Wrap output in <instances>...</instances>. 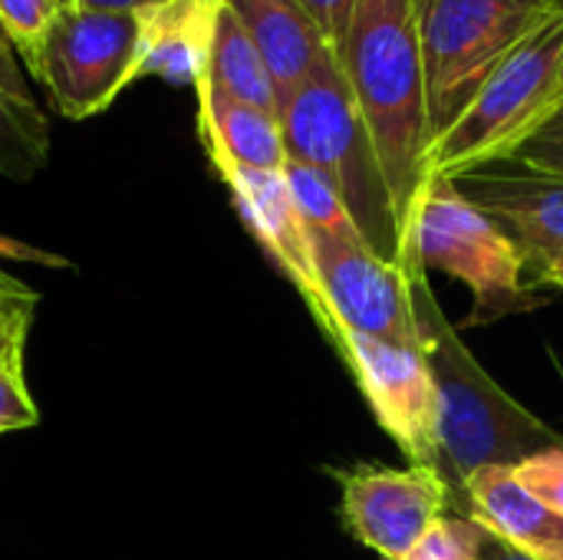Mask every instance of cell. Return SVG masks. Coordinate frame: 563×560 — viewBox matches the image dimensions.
<instances>
[{
  "label": "cell",
  "instance_id": "obj_1",
  "mask_svg": "<svg viewBox=\"0 0 563 560\" xmlns=\"http://www.w3.org/2000/svg\"><path fill=\"white\" fill-rule=\"evenodd\" d=\"M399 264L406 267L419 347L439 396V475L452 498L462 495L465 482L485 465H518L534 452L563 449V432L505 393L462 343V333L432 294L419 254L406 248Z\"/></svg>",
  "mask_w": 563,
  "mask_h": 560
},
{
  "label": "cell",
  "instance_id": "obj_2",
  "mask_svg": "<svg viewBox=\"0 0 563 560\" xmlns=\"http://www.w3.org/2000/svg\"><path fill=\"white\" fill-rule=\"evenodd\" d=\"M340 66L379 155L399 231H406L432 142L416 0H356Z\"/></svg>",
  "mask_w": 563,
  "mask_h": 560
},
{
  "label": "cell",
  "instance_id": "obj_3",
  "mask_svg": "<svg viewBox=\"0 0 563 560\" xmlns=\"http://www.w3.org/2000/svg\"><path fill=\"white\" fill-rule=\"evenodd\" d=\"M280 129L287 162L323 172L336 185L366 248L383 261L399 264L402 231L396 205L343 66L333 53H327L287 96L280 106Z\"/></svg>",
  "mask_w": 563,
  "mask_h": 560
},
{
  "label": "cell",
  "instance_id": "obj_4",
  "mask_svg": "<svg viewBox=\"0 0 563 560\" xmlns=\"http://www.w3.org/2000/svg\"><path fill=\"white\" fill-rule=\"evenodd\" d=\"M563 10L551 13L468 99L459 119L429 145L426 178L511 158L561 106Z\"/></svg>",
  "mask_w": 563,
  "mask_h": 560
},
{
  "label": "cell",
  "instance_id": "obj_5",
  "mask_svg": "<svg viewBox=\"0 0 563 560\" xmlns=\"http://www.w3.org/2000/svg\"><path fill=\"white\" fill-rule=\"evenodd\" d=\"M406 248L419 254L426 271H442L472 290L468 327L498 323L544 304L525 287L528 264L515 241L485 211H478L452 178H426L406 218L402 251Z\"/></svg>",
  "mask_w": 563,
  "mask_h": 560
},
{
  "label": "cell",
  "instance_id": "obj_6",
  "mask_svg": "<svg viewBox=\"0 0 563 560\" xmlns=\"http://www.w3.org/2000/svg\"><path fill=\"white\" fill-rule=\"evenodd\" d=\"M558 10V0H416L432 142L459 119L478 86Z\"/></svg>",
  "mask_w": 563,
  "mask_h": 560
},
{
  "label": "cell",
  "instance_id": "obj_7",
  "mask_svg": "<svg viewBox=\"0 0 563 560\" xmlns=\"http://www.w3.org/2000/svg\"><path fill=\"white\" fill-rule=\"evenodd\" d=\"M59 116L82 122L106 112L139 79V13L66 7L33 66Z\"/></svg>",
  "mask_w": 563,
  "mask_h": 560
},
{
  "label": "cell",
  "instance_id": "obj_8",
  "mask_svg": "<svg viewBox=\"0 0 563 560\" xmlns=\"http://www.w3.org/2000/svg\"><path fill=\"white\" fill-rule=\"evenodd\" d=\"M320 307L313 310L323 337L343 330L399 347H419L406 267L383 261L366 244L307 231Z\"/></svg>",
  "mask_w": 563,
  "mask_h": 560
},
{
  "label": "cell",
  "instance_id": "obj_9",
  "mask_svg": "<svg viewBox=\"0 0 563 560\" xmlns=\"http://www.w3.org/2000/svg\"><path fill=\"white\" fill-rule=\"evenodd\" d=\"M327 340L353 373L379 429L406 452L409 465L439 472V396L422 347H399L343 330Z\"/></svg>",
  "mask_w": 563,
  "mask_h": 560
},
{
  "label": "cell",
  "instance_id": "obj_10",
  "mask_svg": "<svg viewBox=\"0 0 563 560\" xmlns=\"http://www.w3.org/2000/svg\"><path fill=\"white\" fill-rule=\"evenodd\" d=\"M346 531L386 560H402L449 512L452 492L435 469H333Z\"/></svg>",
  "mask_w": 563,
  "mask_h": 560
},
{
  "label": "cell",
  "instance_id": "obj_11",
  "mask_svg": "<svg viewBox=\"0 0 563 560\" xmlns=\"http://www.w3.org/2000/svg\"><path fill=\"white\" fill-rule=\"evenodd\" d=\"M452 185L485 211L521 251L541 281L563 257V178L528 168L515 158L492 162L452 178Z\"/></svg>",
  "mask_w": 563,
  "mask_h": 560
},
{
  "label": "cell",
  "instance_id": "obj_12",
  "mask_svg": "<svg viewBox=\"0 0 563 560\" xmlns=\"http://www.w3.org/2000/svg\"><path fill=\"white\" fill-rule=\"evenodd\" d=\"M218 178L228 185L244 228L254 234V241L264 248L274 267L300 290V297L307 300L313 314L320 307V287H317V271H313L310 234H307V224L300 221L284 168L280 172L221 168Z\"/></svg>",
  "mask_w": 563,
  "mask_h": 560
},
{
  "label": "cell",
  "instance_id": "obj_13",
  "mask_svg": "<svg viewBox=\"0 0 563 560\" xmlns=\"http://www.w3.org/2000/svg\"><path fill=\"white\" fill-rule=\"evenodd\" d=\"M224 0H162L139 10V79L158 76L172 86H198Z\"/></svg>",
  "mask_w": 563,
  "mask_h": 560
},
{
  "label": "cell",
  "instance_id": "obj_14",
  "mask_svg": "<svg viewBox=\"0 0 563 560\" xmlns=\"http://www.w3.org/2000/svg\"><path fill=\"white\" fill-rule=\"evenodd\" d=\"M198 96V135L214 165L221 168H257L280 172L287 165L280 116L247 106L208 79L195 86Z\"/></svg>",
  "mask_w": 563,
  "mask_h": 560
},
{
  "label": "cell",
  "instance_id": "obj_15",
  "mask_svg": "<svg viewBox=\"0 0 563 560\" xmlns=\"http://www.w3.org/2000/svg\"><path fill=\"white\" fill-rule=\"evenodd\" d=\"M228 10L254 36L280 106L287 96L313 73V66L330 53L317 20L303 0H224Z\"/></svg>",
  "mask_w": 563,
  "mask_h": 560
},
{
  "label": "cell",
  "instance_id": "obj_16",
  "mask_svg": "<svg viewBox=\"0 0 563 560\" xmlns=\"http://www.w3.org/2000/svg\"><path fill=\"white\" fill-rule=\"evenodd\" d=\"M468 518L478 521L492 538L541 560L558 535L561 518L544 508L515 475V465L478 469L462 492Z\"/></svg>",
  "mask_w": 563,
  "mask_h": 560
},
{
  "label": "cell",
  "instance_id": "obj_17",
  "mask_svg": "<svg viewBox=\"0 0 563 560\" xmlns=\"http://www.w3.org/2000/svg\"><path fill=\"white\" fill-rule=\"evenodd\" d=\"M205 79L211 86H218L221 92L247 102V106H257L264 112L280 116V99H277L271 69H267L254 36L228 10V3L221 7V17H218V30H214Z\"/></svg>",
  "mask_w": 563,
  "mask_h": 560
},
{
  "label": "cell",
  "instance_id": "obj_18",
  "mask_svg": "<svg viewBox=\"0 0 563 560\" xmlns=\"http://www.w3.org/2000/svg\"><path fill=\"white\" fill-rule=\"evenodd\" d=\"M49 162V119L36 102H20L0 89V175L33 178Z\"/></svg>",
  "mask_w": 563,
  "mask_h": 560
},
{
  "label": "cell",
  "instance_id": "obj_19",
  "mask_svg": "<svg viewBox=\"0 0 563 560\" xmlns=\"http://www.w3.org/2000/svg\"><path fill=\"white\" fill-rule=\"evenodd\" d=\"M284 175H287L294 205H297L300 221L307 224V231L333 234V238L350 241V244H366L360 228L353 224L336 185L323 172H317L310 165H300V162H287Z\"/></svg>",
  "mask_w": 563,
  "mask_h": 560
},
{
  "label": "cell",
  "instance_id": "obj_20",
  "mask_svg": "<svg viewBox=\"0 0 563 560\" xmlns=\"http://www.w3.org/2000/svg\"><path fill=\"white\" fill-rule=\"evenodd\" d=\"M66 7L69 0H0V23L26 69L33 66L49 26Z\"/></svg>",
  "mask_w": 563,
  "mask_h": 560
},
{
  "label": "cell",
  "instance_id": "obj_21",
  "mask_svg": "<svg viewBox=\"0 0 563 560\" xmlns=\"http://www.w3.org/2000/svg\"><path fill=\"white\" fill-rule=\"evenodd\" d=\"M485 528L468 515H442L432 531L402 560H482Z\"/></svg>",
  "mask_w": 563,
  "mask_h": 560
},
{
  "label": "cell",
  "instance_id": "obj_22",
  "mask_svg": "<svg viewBox=\"0 0 563 560\" xmlns=\"http://www.w3.org/2000/svg\"><path fill=\"white\" fill-rule=\"evenodd\" d=\"M521 485L558 518H563V449H544L515 465Z\"/></svg>",
  "mask_w": 563,
  "mask_h": 560
},
{
  "label": "cell",
  "instance_id": "obj_23",
  "mask_svg": "<svg viewBox=\"0 0 563 560\" xmlns=\"http://www.w3.org/2000/svg\"><path fill=\"white\" fill-rule=\"evenodd\" d=\"M511 158L528 165V168L551 172V175H561L563 178V102Z\"/></svg>",
  "mask_w": 563,
  "mask_h": 560
},
{
  "label": "cell",
  "instance_id": "obj_24",
  "mask_svg": "<svg viewBox=\"0 0 563 560\" xmlns=\"http://www.w3.org/2000/svg\"><path fill=\"white\" fill-rule=\"evenodd\" d=\"M36 419H40V413L30 399L23 373L0 366V436L16 432V429H30V426H36Z\"/></svg>",
  "mask_w": 563,
  "mask_h": 560
},
{
  "label": "cell",
  "instance_id": "obj_25",
  "mask_svg": "<svg viewBox=\"0 0 563 560\" xmlns=\"http://www.w3.org/2000/svg\"><path fill=\"white\" fill-rule=\"evenodd\" d=\"M33 310H36L33 287L0 267V327L20 340H26L30 323H33Z\"/></svg>",
  "mask_w": 563,
  "mask_h": 560
},
{
  "label": "cell",
  "instance_id": "obj_26",
  "mask_svg": "<svg viewBox=\"0 0 563 560\" xmlns=\"http://www.w3.org/2000/svg\"><path fill=\"white\" fill-rule=\"evenodd\" d=\"M303 7L317 20L323 40L330 46V53L340 59V53L346 46V36H350V23H353L356 0H303Z\"/></svg>",
  "mask_w": 563,
  "mask_h": 560
},
{
  "label": "cell",
  "instance_id": "obj_27",
  "mask_svg": "<svg viewBox=\"0 0 563 560\" xmlns=\"http://www.w3.org/2000/svg\"><path fill=\"white\" fill-rule=\"evenodd\" d=\"M0 89H3L7 96L20 99V102H36V99L30 96V86H26V79H23V66H20V59H16V50H13V43H10L3 23H0Z\"/></svg>",
  "mask_w": 563,
  "mask_h": 560
},
{
  "label": "cell",
  "instance_id": "obj_28",
  "mask_svg": "<svg viewBox=\"0 0 563 560\" xmlns=\"http://www.w3.org/2000/svg\"><path fill=\"white\" fill-rule=\"evenodd\" d=\"M0 261H20V264H40V267H73V261H66L63 254L43 251L36 244L16 241L7 234H0Z\"/></svg>",
  "mask_w": 563,
  "mask_h": 560
},
{
  "label": "cell",
  "instance_id": "obj_29",
  "mask_svg": "<svg viewBox=\"0 0 563 560\" xmlns=\"http://www.w3.org/2000/svg\"><path fill=\"white\" fill-rule=\"evenodd\" d=\"M73 7H86V10H115V13H139L145 7H155L162 0H69Z\"/></svg>",
  "mask_w": 563,
  "mask_h": 560
},
{
  "label": "cell",
  "instance_id": "obj_30",
  "mask_svg": "<svg viewBox=\"0 0 563 560\" xmlns=\"http://www.w3.org/2000/svg\"><path fill=\"white\" fill-rule=\"evenodd\" d=\"M23 347H26V340L7 333L0 327V366H10V370H20L23 373Z\"/></svg>",
  "mask_w": 563,
  "mask_h": 560
},
{
  "label": "cell",
  "instance_id": "obj_31",
  "mask_svg": "<svg viewBox=\"0 0 563 560\" xmlns=\"http://www.w3.org/2000/svg\"><path fill=\"white\" fill-rule=\"evenodd\" d=\"M482 560H538V558H531V554H525V551H518V548H511V545H505V541H498V538H492V535L485 531Z\"/></svg>",
  "mask_w": 563,
  "mask_h": 560
},
{
  "label": "cell",
  "instance_id": "obj_32",
  "mask_svg": "<svg viewBox=\"0 0 563 560\" xmlns=\"http://www.w3.org/2000/svg\"><path fill=\"white\" fill-rule=\"evenodd\" d=\"M541 560H563V518H561V525H558V535H554V541L548 545V551L541 554Z\"/></svg>",
  "mask_w": 563,
  "mask_h": 560
},
{
  "label": "cell",
  "instance_id": "obj_33",
  "mask_svg": "<svg viewBox=\"0 0 563 560\" xmlns=\"http://www.w3.org/2000/svg\"><path fill=\"white\" fill-rule=\"evenodd\" d=\"M541 284H544V287H558V290H563V257L544 274V277H541Z\"/></svg>",
  "mask_w": 563,
  "mask_h": 560
},
{
  "label": "cell",
  "instance_id": "obj_34",
  "mask_svg": "<svg viewBox=\"0 0 563 560\" xmlns=\"http://www.w3.org/2000/svg\"><path fill=\"white\" fill-rule=\"evenodd\" d=\"M561 102H563V66H561Z\"/></svg>",
  "mask_w": 563,
  "mask_h": 560
},
{
  "label": "cell",
  "instance_id": "obj_35",
  "mask_svg": "<svg viewBox=\"0 0 563 560\" xmlns=\"http://www.w3.org/2000/svg\"><path fill=\"white\" fill-rule=\"evenodd\" d=\"M558 7H561V10H563V0H558Z\"/></svg>",
  "mask_w": 563,
  "mask_h": 560
}]
</instances>
